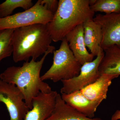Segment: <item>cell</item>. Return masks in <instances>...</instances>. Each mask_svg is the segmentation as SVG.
<instances>
[{
	"label": "cell",
	"instance_id": "obj_16",
	"mask_svg": "<svg viewBox=\"0 0 120 120\" xmlns=\"http://www.w3.org/2000/svg\"><path fill=\"white\" fill-rule=\"evenodd\" d=\"M33 6L31 0H6L0 4V18L11 15L13 11L17 8H22L26 11Z\"/></svg>",
	"mask_w": 120,
	"mask_h": 120
},
{
	"label": "cell",
	"instance_id": "obj_8",
	"mask_svg": "<svg viewBox=\"0 0 120 120\" xmlns=\"http://www.w3.org/2000/svg\"><path fill=\"white\" fill-rule=\"evenodd\" d=\"M93 20L101 28L102 39L101 49L104 51L114 45L120 48V12L98 14Z\"/></svg>",
	"mask_w": 120,
	"mask_h": 120
},
{
	"label": "cell",
	"instance_id": "obj_6",
	"mask_svg": "<svg viewBox=\"0 0 120 120\" xmlns=\"http://www.w3.org/2000/svg\"><path fill=\"white\" fill-rule=\"evenodd\" d=\"M104 52H99L96 58L92 61L86 62L82 65L79 74L76 77L66 80H62L61 94H69L77 90H81L86 87L95 82L101 76L98 70Z\"/></svg>",
	"mask_w": 120,
	"mask_h": 120
},
{
	"label": "cell",
	"instance_id": "obj_5",
	"mask_svg": "<svg viewBox=\"0 0 120 120\" xmlns=\"http://www.w3.org/2000/svg\"><path fill=\"white\" fill-rule=\"evenodd\" d=\"M54 14L38 0L32 7L22 12L0 18V30L15 29L36 24L46 25L52 21Z\"/></svg>",
	"mask_w": 120,
	"mask_h": 120
},
{
	"label": "cell",
	"instance_id": "obj_20",
	"mask_svg": "<svg viewBox=\"0 0 120 120\" xmlns=\"http://www.w3.org/2000/svg\"><path fill=\"white\" fill-rule=\"evenodd\" d=\"M120 120V110H117L113 114L111 117V120Z\"/></svg>",
	"mask_w": 120,
	"mask_h": 120
},
{
	"label": "cell",
	"instance_id": "obj_17",
	"mask_svg": "<svg viewBox=\"0 0 120 120\" xmlns=\"http://www.w3.org/2000/svg\"><path fill=\"white\" fill-rule=\"evenodd\" d=\"M15 30L9 29L0 30V62L13 53L12 39Z\"/></svg>",
	"mask_w": 120,
	"mask_h": 120
},
{
	"label": "cell",
	"instance_id": "obj_19",
	"mask_svg": "<svg viewBox=\"0 0 120 120\" xmlns=\"http://www.w3.org/2000/svg\"><path fill=\"white\" fill-rule=\"evenodd\" d=\"M42 4L46 5L47 8L54 14L58 8L59 1L57 0H41Z\"/></svg>",
	"mask_w": 120,
	"mask_h": 120
},
{
	"label": "cell",
	"instance_id": "obj_12",
	"mask_svg": "<svg viewBox=\"0 0 120 120\" xmlns=\"http://www.w3.org/2000/svg\"><path fill=\"white\" fill-rule=\"evenodd\" d=\"M119 76L112 74H102L95 82L80 91L90 101L101 103L107 98L109 88L112 83V80Z\"/></svg>",
	"mask_w": 120,
	"mask_h": 120
},
{
	"label": "cell",
	"instance_id": "obj_1",
	"mask_svg": "<svg viewBox=\"0 0 120 120\" xmlns=\"http://www.w3.org/2000/svg\"><path fill=\"white\" fill-rule=\"evenodd\" d=\"M55 47L51 45L38 61L32 59L24 62L21 67L12 66L8 68L0 75V80L15 84L21 91L24 97V101L30 109H32L33 98L40 93H49L52 88L41 79L40 73L47 55L53 53Z\"/></svg>",
	"mask_w": 120,
	"mask_h": 120
},
{
	"label": "cell",
	"instance_id": "obj_10",
	"mask_svg": "<svg viewBox=\"0 0 120 120\" xmlns=\"http://www.w3.org/2000/svg\"><path fill=\"white\" fill-rule=\"evenodd\" d=\"M65 38L75 58L81 65L94 60V56L88 52L85 45L83 24L77 26L69 32Z\"/></svg>",
	"mask_w": 120,
	"mask_h": 120
},
{
	"label": "cell",
	"instance_id": "obj_15",
	"mask_svg": "<svg viewBox=\"0 0 120 120\" xmlns=\"http://www.w3.org/2000/svg\"><path fill=\"white\" fill-rule=\"evenodd\" d=\"M104 56L99 66L101 75H120V48L116 45L104 50Z\"/></svg>",
	"mask_w": 120,
	"mask_h": 120
},
{
	"label": "cell",
	"instance_id": "obj_11",
	"mask_svg": "<svg viewBox=\"0 0 120 120\" xmlns=\"http://www.w3.org/2000/svg\"><path fill=\"white\" fill-rule=\"evenodd\" d=\"M61 95L62 99L67 104L90 118H94L97 108L101 103L90 101L80 90L76 91L69 94H61Z\"/></svg>",
	"mask_w": 120,
	"mask_h": 120
},
{
	"label": "cell",
	"instance_id": "obj_9",
	"mask_svg": "<svg viewBox=\"0 0 120 120\" xmlns=\"http://www.w3.org/2000/svg\"><path fill=\"white\" fill-rule=\"evenodd\" d=\"M57 94L56 91L49 93L40 92L33 98L32 109L26 114L24 120H46L54 109Z\"/></svg>",
	"mask_w": 120,
	"mask_h": 120
},
{
	"label": "cell",
	"instance_id": "obj_2",
	"mask_svg": "<svg viewBox=\"0 0 120 120\" xmlns=\"http://www.w3.org/2000/svg\"><path fill=\"white\" fill-rule=\"evenodd\" d=\"M89 0H60L52 21L46 24L52 41H62L77 26L93 19Z\"/></svg>",
	"mask_w": 120,
	"mask_h": 120
},
{
	"label": "cell",
	"instance_id": "obj_18",
	"mask_svg": "<svg viewBox=\"0 0 120 120\" xmlns=\"http://www.w3.org/2000/svg\"><path fill=\"white\" fill-rule=\"evenodd\" d=\"M92 11L101 12L105 14L120 12V0H97L90 6Z\"/></svg>",
	"mask_w": 120,
	"mask_h": 120
},
{
	"label": "cell",
	"instance_id": "obj_3",
	"mask_svg": "<svg viewBox=\"0 0 120 120\" xmlns=\"http://www.w3.org/2000/svg\"><path fill=\"white\" fill-rule=\"evenodd\" d=\"M52 41L46 25L36 24L15 29L12 39L13 61H27L30 57L36 60L49 49Z\"/></svg>",
	"mask_w": 120,
	"mask_h": 120
},
{
	"label": "cell",
	"instance_id": "obj_13",
	"mask_svg": "<svg viewBox=\"0 0 120 120\" xmlns=\"http://www.w3.org/2000/svg\"><path fill=\"white\" fill-rule=\"evenodd\" d=\"M83 26L86 47L89 49L91 54L97 57L99 52L103 50L101 47L102 39L101 28L93 19L86 21Z\"/></svg>",
	"mask_w": 120,
	"mask_h": 120
},
{
	"label": "cell",
	"instance_id": "obj_14",
	"mask_svg": "<svg viewBox=\"0 0 120 120\" xmlns=\"http://www.w3.org/2000/svg\"><path fill=\"white\" fill-rule=\"evenodd\" d=\"M46 120H103L101 118H90L67 104L57 94L56 105L52 114Z\"/></svg>",
	"mask_w": 120,
	"mask_h": 120
},
{
	"label": "cell",
	"instance_id": "obj_4",
	"mask_svg": "<svg viewBox=\"0 0 120 120\" xmlns=\"http://www.w3.org/2000/svg\"><path fill=\"white\" fill-rule=\"evenodd\" d=\"M61 41L60 48L53 52L52 66L41 76L43 81L50 80L56 82L76 77L79 74L82 65L75 58L66 39Z\"/></svg>",
	"mask_w": 120,
	"mask_h": 120
},
{
	"label": "cell",
	"instance_id": "obj_7",
	"mask_svg": "<svg viewBox=\"0 0 120 120\" xmlns=\"http://www.w3.org/2000/svg\"><path fill=\"white\" fill-rule=\"evenodd\" d=\"M6 106L10 120H24L30 109L21 91L15 84L0 80V103Z\"/></svg>",
	"mask_w": 120,
	"mask_h": 120
}]
</instances>
